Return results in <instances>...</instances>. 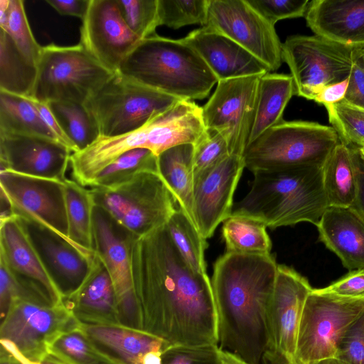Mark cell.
Returning a JSON list of instances; mask_svg holds the SVG:
<instances>
[{
  "instance_id": "484cf974",
  "label": "cell",
  "mask_w": 364,
  "mask_h": 364,
  "mask_svg": "<svg viewBox=\"0 0 364 364\" xmlns=\"http://www.w3.org/2000/svg\"><path fill=\"white\" fill-rule=\"evenodd\" d=\"M316 227L319 240L345 268L364 269V222L352 208L328 207Z\"/></svg>"
},
{
  "instance_id": "9c48e42d",
  "label": "cell",
  "mask_w": 364,
  "mask_h": 364,
  "mask_svg": "<svg viewBox=\"0 0 364 364\" xmlns=\"http://www.w3.org/2000/svg\"><path fill=\"white\" fill-rule=\"evenodd\" d=\"M363 313L364 299L342 298L313 289L301 317L294 364L336 358L341 340Z\"/></svg>"
},
{
  "instance_id": "83f0119b",
  "label": "cell",
  "mask_w": 364,
  "mask_h": 364,
  "mask_svg": "<svg viewBox=\"0 0 364 364\" xmlns=\"http://www.w3.org/2000/svg\"><path fill=\"white\" fill-rule=\"evenodd\" d=\"M193 144L171 147L158 156V165L159 174L178 205L195 225L193 210Z\"/></svg>"
},
{
  "instance_id": "cb8c5ba5",
  "label": "cell",
  "mask_w": 364,
  "mask_h": 364,
  "mask_svg": "<svg viewBox=\"0 0 364 364\" xmlns=\"http://www.w3.org/2000/svg\"><path fill=\"white\" fill-rule=\"evenodd\" d=\"M305 18L316 36L352 48L364 47V0H313Z\"/></svg>"
},
{
  "instance_id": "f35d334b",
  "label": "cell",
  "mask_w": 364,
  "mask_h": 364,
  "mask_svg": "<svg viewBox=\"0 0 364 364\" xmlns=\"http://www.w3.org/2000/svg\"><path fill=\"white\" fill-rule=\"evenodd\" d=\"M208 0H158L160 26L176 29L187 25H205Z\"/></svg>"
},
{
  "instance_id": "f6af8a7d",
  "label": "cell",
  "mask_w": 364,
  "mask_h": 364,
  "mask_svg": "<svg viewBox=\"0 0 364 364\" xmlns=\"http://www.w3.org/2000/svg\"><path fill=\"white\" fill-rule=\"evenodd\" d=\"M272 25L282 19L305 16L308 0H247Z\"/></svg>"
},
{
  "instance_id": "bcb514c9",
  "label": "cell",
  "mask_w": 364,
  "mask_h": 364,
  "mask_svg": "<svg viewBox=\"0 0 364 364\" xmlns=\"http://www.w3.org/2000/svg\"><path fill=\"white\" fill-rule=\"evenodd\" d=\"M336 358L347 364H364V313L353 323L341 340Z\"/></svg>"
},
{
  "instance_id": "7c38bea8",
  "label": "cell",
  "mask_w": 364,
  "mask_h": 364,
  "mask_svg": "<svg viewBox=\"0 0 364 364\" xmlns=\"http://www.w3.org/2000/svg\"><path fill=\"white\" fill-rule=\"evenodd\" d=\"M79 323L64 303L28 299L14 300L1 321V339L11 341L28 359L41 362L60 333Z\"/></svg>"
},
{
  "instance_id": "7bdbcfd3",
  "label": "cell",
  "mask_w": 364,
  "mask_h": 364,
  "mask_svg": "<svg viewBox=\"0 0 364 364\" xmlns=\"http://www.w3.org/2000/svg\"><path fill=\"white\" fill-rule=\"evenodd\" d=\"M193 146L194 174L213 166L231 155L226 139L212 129L205 128Z\"/></svg>"
},
{
  "instance_id": "91938a15",
  "label": "cell",
  "mask_w": 364,
  "mask_h": 364,
  "mask_svg": "<svg viewBox=\"0 0 364 364\" xmlns=\"http://www.w3.org/2000/svg\"><path fill=\"white\" fill-rule=\"evenodd\" d=\"M315 364H347V363L338 358H331L322 360Z\"/></svg>"
},
{
  "instance_id": "74e56055",
  "label": "cell",
  "mask_w": 364,
  "mask_h": 364,
  "mask_svg": "<svg viewBox=\"0 0 364 364\" xmlns=\"http://www.w3.org/2000/svg\"><path fill=\"white\" fill-rule=\"evenodd\" d=\"M325 107L341 142L358 148L364 146V109L343 100Z\"/></svg>"
},
{
  "instance_id": "277c9868",
  "label": "cell",
  "mask_w": 364,
  "mask_h": 364,
  "mask_svg": "<svg viewBox=\"0 0 364 364\" xmlns=\"http://www.w3.org/2000/svg\"><path fill=\"white\" fill-rule=\"evenodd\" d=\"M121 74L181 100L206 97L218 79L183 38L156 34L142 40L121 65Z\"/></svg>"
},
{
  "instance_id": "3957f363",
  "label": "cell",
  "mask_w": 364,
  "mask_h": 364,
  "mask_svg": "<svg viewBox=\"0 0 364 364\" xmlns=\"http://www.w3.org/2000/svg\"><path fill=\"white\" fill-rule=\"evenodd\" d=\"M323 166L300 165L253 171L249 192L235 205L232 213L257 218L272 229L301 222L316 226L328 207Z\"/></svg>"
},
{
  "instance_id": "5bb4252c",
  "label": "cell",
  "mask_w": 364,
  "mask_h": 364,
  "mask_svg": "<svg viewBox=\"0 0 364 364\" xmlns=\"http://www.w3.org/2000/svg\"><path fill=\"white\" fill-rule=\"evenodd\" d=\"M93 232L95 251L105 264L114 287L119 323L142 330L131 268V245L136 237L97 206L94 210Z\"/></svg>"
},
{
  "instance_id": "d6986e66",
  "label": "cell",
  "mask_w": 364,
  "mask_h": 364,
  "mask_svg": "<svg viewBox=\"0 0 364 364\" xmlns=\"http://www.w3.org/2000/svg\"><path fill=\"white\" fill-rule=\"evenodd\" d=\"M72 154L48 137L0 133L1 171L63 181Z\"/></svg>"
},
{
  "instance_id": "8fae6325",
  "label": "cell",
  "mask_w": 364,
  "mask_h": 364,
  "mask_svg": "<svg viewBox=\"0 0 364 364\" xmlns=\"http://www.w3.org/2000/svg\"><path fill=\"white\" fill-rule=\"evenodd\" d=\"M235 41L269 72L281 66V43L274 26L247 0H208L205 25Z\"/></svg>"
},
{
  "instance_id": "7dc6e473",
  "label": "cell",
  "mask_w": 364,
  "mask_h": 364,
  "mask_svg": "<svg viewBox=\"0 0 364 364\" xmlns=\"http://www.w3.org/2000/svg\"><path fill=\"white\" fill-rule=\"evenodd\" d=\"M314 290L342 298L364 299V269L351 270L330 285Z\"/></svg>"
},
{
  "instance_id": "680465c9",
  "label": "cell",
  "mask_w": 364,
  "mask_h": 364,
  "mask_svg": "<svg viewBox=\"0 0 364 364\" xmlns=\"http://www.w3.org/2000/svg\"><path fill=\"white\" fill-rule=\"evenodd\" d=\"M41 364H70L58 357L48 353L40 362Z\"/></svg>"
},
{
  "instance_id": "6125c7cd",
  "label": "cell",
  "mask_w": 364,
  "mask_h": 364,
  "mask_svg": "<svg viewBox=\"0 0 364 364\" xmlns=\"http://www.w3.org/2000/svg\"><path fill=\"white\" fill-rule=\"evenodd\" d=\"M360 54L362 56L363 61L364 63V47L360 48Z\"/></svg>"
},
{
  "instance_id": "816d5d0a",
  "label": "cell",
  "mask_w": 364,
  "mask_h": 364,
  "mask_svg": "<svg viewBox=\"0 0 364 364\" xmlns=\"http://www.w3.org/2000/svg\"><path fill=\"white\" fill-rule=\"evenodd\" d=\"M58 13L81 18L85 17L90 0H46Z\"/></svg>"
},
{
  "instance_id": "ffe728a7",
  "label": "cell",
  "mask_w": 364,
  "mask_h": 364,
  "mask_svg": "<svg viewBox=\"0 0 364 364\" xmlns=\"http://www.w3.org/2000/svg\"><path fill=\"white\" fill-rule=\"evenodd\" d=\"M21 219L63 300L73 294L87 277L96 252L87 255L44 226Z\"/></svg>"
},
{
  "instance_id": "c3c4849f",
  "label": "cell",
  "mask_w": 364,
  "mask_h": 364,
  "mask_svg": "<svg viewBox=\"0 0 364 364\" xmlns=\"http://www.w3.org/2000/svg\"><path fill=\"white\" fill-rule=\"evenodd\" d=\"M343 101L364 109V63L360 48H355L354 50L353 63Z\"/></svg>"
},
{
  "instance_id": "4316f807",
  "label": "cell",
  "mask_w": 364,
  "mask_h": 364,
  "mask_svg": "<svg viewBox=\"0 0 364 364\" xmlns=\"http://www.w3.org/2000/svg\"><path fill=\"white\" fill-rule=\"evenodd\" d=\"M294 95L291 75L267 73L260 77L255 115L247 146L284 121L285 107Z\"/></svg>"
},
{
  "instance_id": "94428289",
  "label": "cell",
  "mask_w": 364,
  "mask_h": 364,
  "mask_svg": "<svg viewBox=\"0 0 364 364\" xmlns=\"http://www.w3.org/2000/svg\"><path fill=\"white\" fill-rule=\"evenodd\" d=\"M262 364H280L275 360L269 354H267L263 360Z\"/></svg>"
},
{
  "instance_id": "db71d44e",
  "label": "cell",
  "mask_w": 364,
  "mask_h": 364,
  "mask_svg": "<svg viewBox=\"0 0 364 364\" xmlns=\"http://www.w3.org/2000/svg\"><path fill=\"white\" fill-rule=\"evenodd\" d=\"M0 343L1 346L6 349L23 364H41L40 362L33 361L26 358L11 341L6 339H1Z\"/></svg>"
},
{
  "instance_id": "ac0fdd59",
  "label": "cell",
  "mask_w": 364,
  "mask_h": 364,
  "mask_svg": "<svg viewBox=\"0 0 364 364\" xmlns=\"http://www.w3.org/2000/svg\"><path fill=\"white\" fill-rule=\"evenodd\" d=\"M313 290L308 279L292 267L278 264L270 309L272 350L277 361L294 364L301 317Z\"/></svg>"
},
{
  "instance_id": "11a10c76",
  "label": "cell",
  "mask_w": 364,
  "mask_h": 364,
  "mask_svg": "<svg viewBox=\"0 0 364 364\" xmlns=\"http://www.w3.org/2000/svg\"><path fill=\"white\" fill-rule=\"evenodd\" d=\"M221 364H252L229 351L220 349Z\"/></svg>"
},
{
  "instance_id": "60d3db41",
  "label": "cell",
  "mask_w": 364,
  "mask_h": 364,
  "mask_svg": "<svg viewBox=\"0 0 364 364\" xmlns=\"http://www.w3.org/2000/svg\"><path fill=\"white\" fill-rule=\"evenodd\" d=\"M117 5L129 28L144 40L155 34L160 26L158 0H117Z\"/></svg>"
},
{
  "instance_id": "9a60e30c",
  "label": "cell",
  "mask_w": 364,
  "mask_h": 364,
  "mask_svg": "<svg viewBox=\"0 0 364 364\" xmlns=\"http://www.w3.org/2000/svg\"><path fill=\"white\" fill-rule=\"evenodd\" d=\"M63 181L0 171L1 192L14 215L41 225L73 245L68 237Z\"/></svg>"
},
{
  "instance_id": "9f6ffc18",
  "label": "cell",
  "mask_w": 364,
  "mask_h": 364,
  "mask_svg": "<svg viewBox=\"0 0 364 364\" xmlns=\"http://www.w3.org/2000/svg\"><path fill=\"white\" fill-rule=\"evenodd\" d=\"M10 0H0V28L6 27L9 8Z\"/></svg>"
},
{
  "instance_id": "f907efd6",
  "label": "cell",
  "mask_w": 364,
  "mask_h": 364,
  "mask_svg": "<svg viewBox=\"0 0 364 364\" xmlns=\"http://www.w3.org/2000/svg\"><path fill=\"white\" fill-rule=\"evenodd\" d=\"M35 102L43 121L53 132L57 140L68 147L73 153L77 152V149L76 146L63 130L53 114L50 111L48 104L36 101V100Z\"/></svg>"
},
{
  "instance_id": "e0dca14e",
  "label": "cell",
  "mask_w": 364,
  "mask_h": 364,
  "mask_svg": "<svg viewBox=\"0 0 364 364\" xmlns=\"http://www.w3.org/2000/svg\"><path fill=\"white\" fill-rule=\"evenodd\" d=\"M245 168L243 157L231 154L194 174L193 218L205 239L231 215L234 193Z\"/></svg>"
},
{
  "instance_id": "30bf717a",
  "label": "cell",
  "mask_w": 364,
  "mask_h": 364,
  "mask_svg": "<svg viewBox=\"0 0 364 364\" xmlns=\"http://www.w3.org/2000/svg\"><path fill=\"white\" fill-rule=\"evenodd\" d=\"M355 48L316 35L289 36L282 43V55L289 68L295 95L314 100L325 86L348 79Z\"/></svg>"
},
{
  "instance_id": "5b68a950",
  "label": "cell",
  "mask_w": 364,
  "mask_h": 364,
  "mask_svg": "<svg viewBox=\"0 0 364 364\" xmlns=\"http://www.w3.org/2000/svg\"><path fill=\"white\" fill-rule=\"evenodd\" d=\"M89 188L95 206L136 238L166 225L178 207L157 172L145 171L121 183Z\"/></svg>"
},
{
  "instance_id": "d6a6232c",
  "label": "cell",
  "mask_w": 364,
  "mask_h": 364,
  "mask_svg": "<svg viewBox=\"0 0 364 364\" xmlns=\"http://www.w3.org/2000/svg\"><path fill=\"white\" fill-rule=\"evenodd\" d=\"M267 228L257 218L231 213L224 220L222 228L226 252L246 255L271 254L272 242Z\"/></svg>"
},
{
  "instance_id": "8d00e7d4",
  "label": "cell",
  "mask_w": 364,
  "mask_h": 364,
  "mask_svg": "<svg viewBox=\"0 0 364 364\" xmlns=\"http://www.w3.org/2000/svg\"><path fill=\"white\" fill-rule=\"evenodd\" d=\"M145 171L159 173L158 156L147 149H132L119 156L102 170L90 187L114 186Z\"/></svg>"
},
{
  "instance_id": "4fadbf2b",
  "label": "cell",
  "mask_w": 364,
  "mask_h": 364,
  "mask_svg": "<svg viewBox=\"0 0 364 364\" xmlns=\"http://www.w3.org/2000/svg\"><path fill=\"white\" fill-rule=\"evenodd\" d=\"M262 75L220 80L202 107L205 128L226 139L230 154L243 157L253 124Z\"/></svg>"
},
{
  "instance_id": "603a6c76",
  "label": "cell",
  "mask_w": 364,
  "mask_h": 364,
  "mask_svg": "<svg viewBox=\"0 0 364 364\" xmlns=\"http://www.w3.org/2000/svg\"><path fill=\"white\" fill-rule=\"evenodd\" d=\"M80 328L102 353L118 364H160L169 343L143 330L122 325H90Z\"/></svg>"
},
{
  "instance_id": "52a82bcc",
  "label": "cell",
  "mask_w": 364,
  "mask_h": 364,
  "mask_svg": "<svg viewBox=\"0 0 364 364\" xmlns=\"http://www.w3.org/2000/svg\"><path fill=\"white\" fill-rule=\"evenodd\" d=\"M33 98L85 104L113 75L79 43L42 47Z\"/></svg>"
},
{
  "instance_id": "b9f144b4",
  "label": "cell",
  "mask_w": 364,
  "mask_h": 364,
  "mask_svg": "<svg viewBox=\"0 0 364 364\" xmlns=\"http://www.w3.org/2000/svg\"><path fill=\"white\" fill-rule=\"evenodd\" d=\"M18 299L46 301L50 303L38 289L17 276L4 260L0 258L1 321L5 318L12 302Z\"/></svg>"
},
{
  "instance_id": "ba28073f",
  "label": "cell",
  "mask_w": 364,
  "mask_h": 364,
  "mask_svg": "<svg viewBox=\"0 0 364 364\" xmlns=\"http://www.w3.org/2000/svg\"><path fill=\"white\" fill-rule=\"evenodd\" d=\"M181 100L146 87L117 72L85 104L100 136L133 132Z\"/></svg>"
},
{
  "instance_id": "f5cc1de1",
  "label": "cell",
  "mask_w": 364,
  "mask_h": 364,
  "mask_svg": "<svg viewBox=\"0 0 364 364\" xmlns=\"http://www.w3.org/2000/svg\"><path fill=\"white\" fill-rule=\"evenodd\" d=\"M348 82L349 77L342 82L325 86L314 100L324 106L341 102L344 100Z\"/></svg>"
},
{
  "instance_id": "1f68e13d",
  "label": "cell",
  "mask_w": 364,
  "mask_h": 364,
  "mask_svg": "<svg viewBox=\"0 0 364 364\" xmlns=\"http://www.w3.org/2000/svg\"><path fill=\"white\" fill-rule=\"evenodd\" d=\"M0 133L38 135L58 141L41 116L34 99L1 90Z\"/></svg>"
},
{
  "instance_id": "be15d7a7",
  "label": "cell",
  "mask_w": 364,
  "mask_h": 364,
  "mask_svg": "<svg viewBox=\"0 0 364 364\" xmlns=\"http://www.w3.org/2000/svg\"><path fill=\"white\" fill-rule=\"evenodd\" d=\"M359 149V151L361 154V155L363 156V157L364 158V146L361 147V148H358Z\"/></svg>"
},
{
  "instance_id": "f546056e",
  "label": "cell",
  "mask_w": 364,
  "mask_h": 364,
  "mask_svg": "<svg viewBox=\"0 0 364 364\" xmlns=\"http://www.w3.org/2000/svg\"><path fill=\"white\" fill-rule=\"evenodd\" d=\"M328 207L350 208L357 193V178L350 148L340 142L323 166Z\"/></svg>"
},
{
  "instance_id": "e7e4bbea",
  "label": "cell",
  "mask_w": 364,
  "mask_h": 364,
  "mask_svg": "<svg viewBox=\"0 0 364 364\" xmlns=\"http://www.w3.org/2000/svg\"><path fill=\"white\" fill-rule=\"evenodd\" d=\"M280 364H282V363H280Z\"/></svg>"
},
{
  "instance_id": "8992f818",
  "label": "cell",
  "mask_w": 364,
  "mask_h": 364,
  "mask_svg": "<svg viewBox=\"0 0 364 364\" xmlns=\"http://www.w3.org/2000/svg\"><path fill=\"white\" fill-rule=\"evenodd\" d=\"M340 142L332 126L283 121L249 144L243 159L245 168L252 172L291 166H323Z\"/></svg>"
},
{
  "instance_id": "836d02e7",
  "label": "cell",
  "mask_w": 364,
  "mask_h": 364,
  "mask_svg": "<svg viewBox=\"0 0 364 364\" xmlns=\"http://www.w3.org/2000/svg\"><path fill=\"white\" fill-rule=\"evenodd\" d=\"M47 104L77 151L86 149L100 136L97 123L84 104L70 102Z\"/></svg>"
},
{
  "instance_id": "d590c367",
  "label": "cell",
  "mask_w": 364,
  "mask_h": 364,
  "mask_svg": "<svg viewBox=\"0 0 364 364\" xmlns=\"http://www.w3.org/2000/svg\"><path fill=\"white\" fill-rule=\"evenodd\" d=\"M48 353L70 364H118L97 348L80 322L57 336L48 345Z\"/></svg>"
},
{
  "instance_id": "4dcf8cb0",
  "label": "cell",
  "mask_w": 364,
  "mask_h": 364,
  "mask_svg": "<svg viewBox=\"0 0 364 364\" xmlns=\"http://www.w3.org/2000/svg\"><path fill=\"white\" fill-rule=\"evenodd\" d=\"M37 76V65L20 52L7 32L0 29V90L33 98Z\"/></svg>"
},
{
  "instance_id": "44dd1931",
  "label": "cell",
  "mask_w": 364,
  "mask_h": 364,
  "mask_svg": "<svg viewBox=\"0 0 364 364\" xmlns=\"http://www.w3.org/2000/svg\"><path fill=\"white\" fill-rule=\"evenodd\" d=\"M0 258L19 277L38 289L53 306L63 296L46 270L21 219L14 215L1 219Z\"/></svg>"
},
{
  "instance_id": "2e32d148",
  "label": "cell",
  "mask_w": 364,
  "mask_h": 364,
  "mask_svg": "<svg viewBox=\"0 0 364 364\" xmlns=\"http://www.w3.org/2000/svg\"><path fill=\"white\" fill-rule=\"evenodd\" d=\"M82 21L80 43L113 73L142 41L126 23L117 0H90Z\"/></svg>"
},
{
  "instance_id": "ab89813d",
  "label": "cell",
  "mask_w": 364,
  "mask_h": 364,
  "mask_svg": "<svg viewBox=\"0 0 364 364\" xmlns=\"http://www.w3.org/2000/svg\"><path fill=\"white\" fill-rule=\"evenodd\" d=\"M2 30L8 33L20 52L37 65L43 46L38 43L31 31L23 1L10 0L7 23Z\"/></svg>"
},
{
  "instance_id": "6da1fadb",
  "label": "cell",
  "mask_w": 364,
  "mask_h": 364,
  "mask_svg": "<svg viewBox=\"0 0 364 364\" xmlns=\"http://www.w3.org/2000/svg\"><path fill=\"white\" fill-rule=\"evenodd\" d=\"M130 253L142 330L170 345H218L211 281L190 268L166 225L135 238Z\"/></svg>"
},
{
  "instance_id": "7402d4cb",
  "label": "cell",
  "mask_w": 364,
  "mask_h": 364,
  "mask_svg": "<svg viewBox=\"0 0 364 364\" xmlns=\"http://www.w3.org/2000/svg\"><path fill=\"white\" fill-rule=\"evenodd\" d=\"M183 40L199 54L218 82L270 73L244 48L208 27L194 30Z\"/></svg>"
},
{
  "instance_id": "d4e9b609",
  "label": "cell",
  "mask_w": 364,
  "mask_h": 364,
  "mask_svg": "<svg viewBox=\"0 0 364 364\" xmlns=\"http://www.w3.org/2000/svg\"><path fill=\"white\" fill-rule=\"evenodd\" d=\"M63 301L80 323L120 325L114 287L97 253L82 284Z\"/></svg>"
},
{
  "instance_id": "f1b7e54d",
  "label": "cell",
  "mask_w": 364,
  "mask_h": 364,
  "mask_svg": "<svg viewBox=\"0 0 364 364\" xmlns=\"http://www.w3.org/2000/svg\"><path fill=\"white\" fill-rule=\"evenodd\" d=\"M68 237L82 252L93 255V216L95 208L93 196L86 188L74 180L63 181Z\"/></svg>"
},
{
  "instance_id": "ee69618b",
  "label": "cell",
  "mask_w": 364,
  "mask_h": 364,
  "mask_svg": "<svg viewBox=\"0 0 364 364\" xmlns=\"http://www.w3.org/2000/svg\"><path fill=\"white\" fill-rule=\"evenodd\" d=\"M217 344L171 345L161 353L160 364H221Z\"/></svg>"
},
{
  "instance_id": "7a4b0ae2",
  "label": "cell",
  "mask_w": 364,
  "mask_h": 364,
  "mask_svg": "<svg viewBox=\"0 0 364 364\" xmlns=\"http://www.w3.org/2000/svg\"><path fill=\"white\" fill-rule=\"evenodd\" d=\"M277 269L271 254L226 252L214 265L218 346L252 364H262L272 350L270 309Z\"/></svg>"
},
{
  "instance_id": "6f0895ef",
  "label": "cell",
  "mask_w": 364,
  "mask_h": 364,
  "mask_svg": "<svg viewBox=\"0 0 364 364\" xmlns=\"http://www.w3.org/2000/svg\"><path fill=\"white\" fill-rule=\"evenodd\" d=\"M0 364H23L18 359L1 346Z\"/></svg>"
},
{
  "instance_id": "681fc988",
  "label": "cell",
  "mask_w": 364,
  "mask_h": 364,
  "mask_svg": "<svg viewBox=\"0 0 364 364\" xmlns=\"http://www.w3.org/2000/svg\"><path fill=\"white\" fill-rule=\"evenodd\" d=\"M350 148L352 158L357 178V193L352 208L364 222V158L359 149L348 146Z\"/></svg>"
},
{
  "instance_id": "e575fe53",
  "label": "cell",
  "mask_w": 364,
  "mask_h": 364,
  "mask_svg": "<svg viewBox=\"0 0 364 364\" xmlns=\"http://www.w3.org/2000/svg\"><path fill=\"white\" fill-rule=\"evenodd\" d=\"M167 230L185 262L196 273L207 274L205 239L186 213L178 206L168 223Z\"/></svg>"
}]
</instances>
